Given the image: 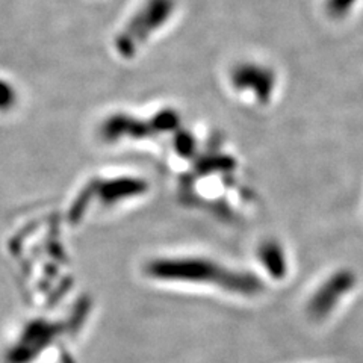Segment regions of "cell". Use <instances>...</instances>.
Segmentation results:
<instances>
[{
    "instance_id": "1",
    "label": "cell",
    "mask_w": 363,
    "mask_h": 363,
    "mask_svg": "<svg viewBox=\"0 0 363 363\" xmlns=\"http://www.w3.org/2000/svg\"><path fill=\"white\" fill-rule=\"evenodd\" d=\"M356 280L350 272L339 271L336 274L328 276L320 285L313 288L308 298V313L316 323H324L332 318L336 312L333 306V297L340 303L345 300L347 295L354 291Z\"/></svg>"
},
{
    "instance_id": "2",
    "label": "cell",
    "mask_w": 363,
    "mask_h": 363,
    "mask_svg": "<svg viewBox=\"0 0 363 363\" xmlns=\"http://www.w3.org/2000/svg\"><path fill=\"white\" fill-rule=\"evenodd\" d=\"M357 0H325V11L335 18H342L348 16V11H353Z\"/></svg>"
}]
</instances>
